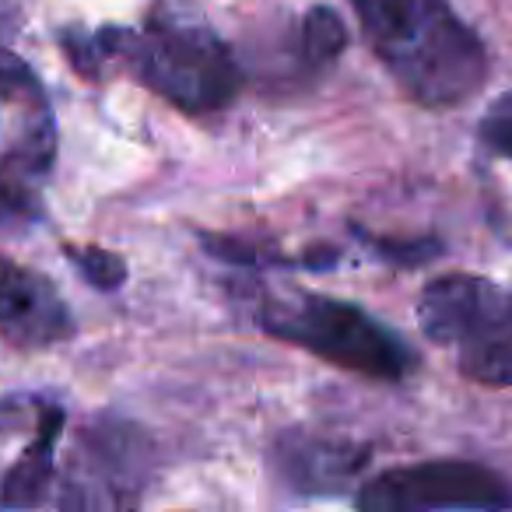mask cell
Here are the masks:
<instances>
[{
	"label": "cell",
	"mask_w": 512,
	"mask_h": 512,
	"mask_svg": "<svg viewBox=\"0 0 512 512\" xmlns=\"http://www.w3.org/2000/svg\"><path fill=\"white\" fill-rule=\"evenodd\" d=\"M390 78L425 109L470 102L488 81V50L449 0H348Z\"/></svg>",
	"instance_id": "7a4b0ae2"
},
{
	"label": "cell",
	"mask_w": 512,
	"mask_h": 512,
	"mask_svg": "<svg viewBox=\"0 0 512 512\" xmlns=\"http://www.w3.org/2000/svg\"><path fill=\"white\" fill-rule=\"evenodd\" d=\"M271 467L278 481L295 495H341L362 481L369 467V449L351 439H327L313 432H281L271 449Z\"/></svg>",
	"instance_id": "9c48e42d"
},
{
	"label": "cell",
	"mask_w": 512,
	"mask_h": 512,
	"mask_svg": "<svg viewBox=\"0 0 512 512\" xmlns=\"http://www.w3.org/2000/svg\"><path fill=\"white\" fill-rule=\"evenodd\" d=\"M57 162V120L43 81L0 46V225L39 218V197Z\"/></svg>",
	"instance_id": "5b68a950"
},
{
	"label": "cell",
	"mask_w": 512,
	"mask_h": 512,
	"mask_svg": "<svg viewBox=\"0 0 512 512\" xmlns=\"http://www.w3.org/2000/svg\"><path fill=\"white\" fill-rule=\"evenodd\" d=\"M344 25L341 18L330 8H313L302 18V32H299V46H302V60L306 67H330L344 50Z\"/></svg>",
	"instance_id": "8fae6325"
},
{
	"label": "cell",
	"mask_w": 512,
	"mask_h": 512,
	"mask_svg": "<svg viewBox=\"0 0 512 512\" xmlns=\"http://www.w3.org/2000/svg\"><path fill=\"white\" fill-rule=\"evenodd\" d=\"M67 411L50 393L0 397V509L46 505Z\"/></svg>",
	"instance_id": "52a82bcc"
},
{
	"label": "cell",
	"mask_w": 512,
	"mask_h": 512,
	"mask_svg": "<svg viewBox=\"0 0 512 512\" xmlns=\"http://www.w3.org/2000/svg\"><path fill=\"white\" fill-rule=\"evenodd\" d=\"M67 256H71L74 271L95 285L99 292H116V288L127 281V264H123V256L109 253V249L99 246H67Z\"/></svg>",
	"instance_id": "7c38bea8"
},
{
	"label": "cell",
	"mask_w": 512,
	"mask_h": 512,
	"mask_svg": "<svg viewBox=\"0 0 512 512\" xmlns=\"http://www.w3.org/2000/svg\"><path fill=\"white\" fill-rule=\"evenodd\" d=\"M421 330L484 386H512V292L477 274H442L418 299Z\"/></svg>",
	"instance_id": "277c9868"
},
{
	"label": "cell",
	"mask_w": 512,
	"mask_h": 512,
	"mask_svg": "<svg viewBox=\"0 0 512 512\" xmlns=\"http://www.w3.org/2000/svg\"><path fill=\"white\" fill-rule=\"evenodd\" d=\"M477 134H481L484 148H488L491 155L505 158V162L512 165V92L498 95V99L491 102L481 127H477Z\"/></svg>",
	"instance_id": "4fadbf2b"
},
{
	"label": "cell",
	"mask_w": 512,
	"mask_h": 512,
	"mask_svg": "<svg viewBox=\"0 0 512 512\" xmlns=\"http://www.w3.org/2000/svg\"><path fill=\"white\" fill-rule=\"evenodd\" d=\"M18 29V11L11 0H0V46L8 43V36Z\"/></svg>",
	"instance_id": "5bb4252c"
},
{
	"label": "cell",
	"mask_w": 512,
	"mask_h": 512,
	"mask_svg": "<svg viewBox=\"0 0 512 512\" xmlns=\"http://www.w3.org/2000/svg\"><path fill=\"white\" fill-rule=\"evenodd\" d=\"M67 57L85 74L120 64L148 92L186 116L221 113L239 95L242 71L232 50L204 22L172 4H158L141 25H102L95 32H60Z\"/></svg>",
	"instance_id": "6da1fadb"
},
{
	"label": "cell",
	"mask_w": 512,
	"mask_h": 512,
	"mask_svg": "<svg viewBox=\"0 0 512 512\" xmlns=\"http://www.w3.org/2000/svg\"><path fill=\"white\" fill-rule=\"evenodd\" d=\"M151 442L123 418H95L57 470L50 505L60 509H123L137 505L151 477Z\"/></svg>",
	"instance_id": "8992f818"
},
{
	"label": "cell",
	"mask_w": 512,
	"mask_h": 512,
	"mask_svg": "<svg viewBox=\"0 0 512 512\" xmlns=\"http://www.w3.org/2000/svg\"><path fill=\"white\" fill-rule=\"evenodd\" d=\"M355 505L372 512L512 509V484L481 463L428 460L376 474L358 488Z\"/></svg>",
	"instance_id": "ba28073f"
},
{
	"label": "cell",
	"mask_w": 512,
	"mask_h": 512,
	"mask_svg": "<svg viewBox=\"0 0 512 512\" xmlns=\"http://www.w3.org/2000/svg\"><path fill=\"white\" fill-rule=\"evenodd\" d=\"M71 334V309L53 281L0 253V337L18 348H50Z\"/></svg>",
	"instance_id": "30bf717a"
},
{
	"label": "cell",
	"mask_w": 512,
	"mask_h": 512,
	"mask_svg": "<svg viewBox=\"0 0 512 512\" xmlns=\"http://www.w3.org/2000/svg\"><path fill=\"white\" fill-rule=\"evenodd\" d=\"M256 323L271 337L320 355L323 362L383 383H400L418 369V351L383 320L327 295H267Z\"/></svg>",
	"instance_id": "3957f363"
}]
</instances>
